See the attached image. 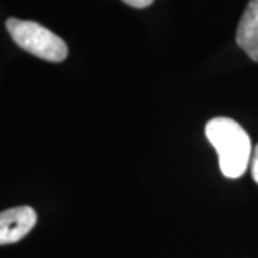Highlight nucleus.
Returning <instances> with one entry per match:
<instances>
[{
	"instance_id": "f257e3e1",
	"label": "nucleus",
	"mask_w": 258,
	"mask_h": 258,
	"mask_svg": "<svg viewBox=\"0 0 258 258\" xmlns=\"http://www.w3.org/2000/svg\"><path fill=\"white\" fill-rule=\"evenodd\" d=\"M205 135L215 148L220 169L227 178H240L251 162V141L238 122L225 116L212 118L205 125Z\"/></svg>"
},
{
	"instance_id": "423d86ee",
	"label": "nucleus",
	"mask_w": 258,
	"mask_h": 258,
	"mask_svg": "<svg viewBox=\"0 0 258 258\" xmlns=\"http://www.w3.org/2000/svg\"><path fill=\"white\" fill-rule=\"evenodd\" d=\"M122 2L126 3L131 8H135V9H145L154 3V0H122Z\"/></svg>"
},
{
	"instance_id": "39448f33",
	"label": "nucleus",
	"mask_w": 258,
	"mask_h": 258,
	"mask_svg": "<svg viewBox=\"0 0 258 258\" xmlns=\"http://www.w3.org/2000/svg\"><path fill=\"white\" fill-rule=\"evenodd\" d=\"M251 175H252V179L258 184V145L254 148L252 155H251Z\"/></svg>"
},
{
	"instance_id": "f03ea898",
	"label": "nucleus",
	"mask_w": 258,
	"mask_h": 258,
	"mask_svg": "<svg viewBox=\"0 0 258 258\" xmlns=\"http://www.w3.org/2000/svg\"><path fill=\"white\" fill-rule=\"evenodd\" d=\"M6 29L19 47L39 59L57 63L68 56L63 39L36 22L10 18L6 20Z\"/></svg>"
},
{
	"instance_id": "20e7f679",
	"label": "nucleus",
	"mask_w": 258,
	"mask_h": 258,
	"mask_svg": "<svg viewBox=\"0 0 258 258\" xmlns=\"http://www.w3.org/2000/svg\"><path fill=\"white\" fill-rule=\"evenodd\" d=\"M235 40L245 55L258 63V0L248 2L240 19Z\"/></svg>"
},
{
	"instance_id": "7ed1b4c3",
	"label": "nucleus",
	"mask_w": 258,
	"mask_h": 258,
	"mask_svg": "<svg viewBox=\"0 0 258 258\" xmlns=\"http://www.w3.org/2000/svg\"><path fill=\"white\" fill-rule=\"evenodd\" d=\"M37 215L32 207H15L0 212V245L25 238L36 225Z\"/></svg>"
}]
</instances>
